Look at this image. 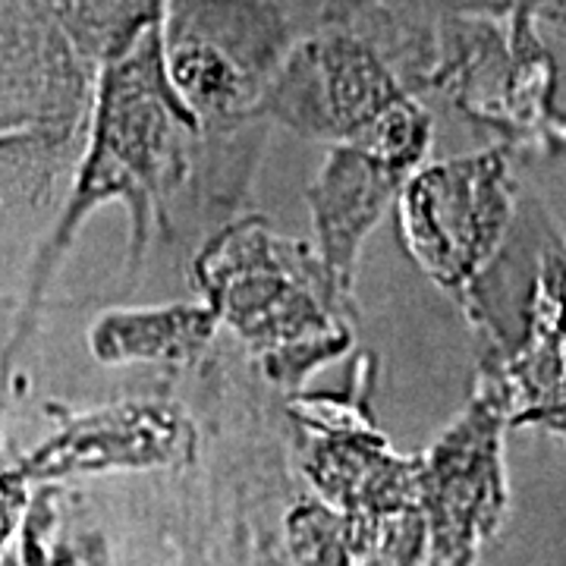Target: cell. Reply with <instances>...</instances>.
Returning a JSON list of instances; mask_svg holds the SVG:
<instances>
[{
  "instance_id": "obj_1",
  "label": "cell",
  "mask_w": 566,
  "mask_h": 566,
  "mask_svg": "<svg viewBox=\"0 0 566 566\" xmlns=\"http://www.w3.org/2000/svg\"><path fill=\"white\" fill-rule=\"evenodd\" d=\"M322 192H315V202L322 211L324 243L331 249V262L349 264L356 240L363 237L365 223L375 211V174L365 161H337L324 174Z\"/></svg>"
},
{
  "instance_id": "obj_2",
  "label": "cell",
  "mask_w": 566,
  "mask_h": 566,
  "mask_svg": "<svg viewBox=\"0 0 566 566\" xmlns=\"http://www.w3.org/2000/svg\"><path fill=\"white\" fill-rule=\"evenodd\" d=\"M208 315L202 312H158V315H133V318H104L98 327V346L104 356H180L196 340L205 337Z\"/></svg>"
}]
</instances>
